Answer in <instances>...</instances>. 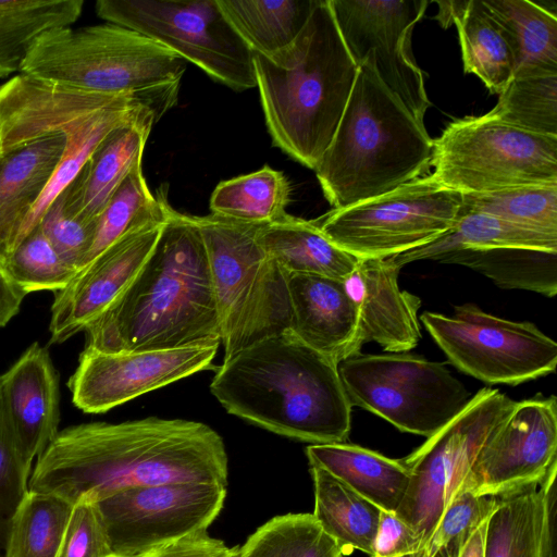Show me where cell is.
<instances>
[{
	"label": "cell",
	"instance_id": "obj_19",
	"mask_svg": "<svg viewBox=\"0 0 557 557\" xmlns=\"http://www.w3.org/2000/svg\"><path fill=\"white\" fill-rule=\"evenodd\" d=\"M127 98L135 97L84 91L21 73L0 87L1 151L65 132Z\"/></svg>",
	"mask_w": 557,
	"mask_h": 557
},
{
	"label": "cell",
	"instance_id": "obj_32",
	"mask_svg": "<svg viewBox=\"0 0 557 557\" xmlns=\"http://www.w3.org/2000/svg\"><path fill=\"white\" fill-rule=\"evenodd\" d=\"M435 261L470 268L505 289L557 294V252L519 248H460Z\"/></svg>",
	"mask_w": 557,
	"mask_h": 557
},
{
	"label": "cell",
	"instance_id": "obj_23",
	"mask_svg": "<svg viewBox=\"0 0 557 557\" xmlns=\"http://www.w3.org/2000/svg\"><path fill=\"white\" fill-rule=\"evenodd\" d=\"M67 144L52 133L0 152V264L23 238L26 223L58 169Z\"/></svg>",
	"mask_w": 557,
	"mask_h": 557
},
{
	"label": "cell",
	"instance_id": "obj_16",
	"mask_svg": "<svg viewBox=\"0 0 557 557\" xmlns=\"http://www.w3.org/2000/svg\"><path fill=\"white\" fill-rule=\"evenodd\" d=\"M557 463L555 396L515 401L480 449L463 490L504 497L540 485Z\"/></svg>",
	"mask_w": 557,
	"mask_h": 557
},
{
	"label": "cell",
	"instance_id": "obj_43",
	"mask_svg": "<svg viewBox=\"0 0 557 557\" xmlns=\"http://www.w3.org/2000/svg\"><path fill=\"white\" fill-rule=\"evenodd\" d=\"M108 534L96 502L73 505L58 557H110Z\"/></svg>",
	"mask_w": 557,
	"mask_h": 557
},
{
	"label": "cell",
	"instance_id": "obj_40",
	"mask_svg": "<svg viewBox=\"0 0 557 557\" xmlns=\"http://www.w3.org/2000/svg\"><path fill=\"white\" fill-rule=\"evenodd\" d=\"M460 212H482L557 236V183L462 194Z\"/></svg>",
	"mask_w": 557,
	"mask_h": 557
},
{
	"label": "cell",
	"instance_id": "obj_28",
	"mask_svg": "<svg viewBox=\"0 0 557 557\" xmlns=\"http://www.w3.org/2000/svg\"><path fill=\"white\" fill-rule=\"evenodd\" d=\"M257 242L287 274H308L346 281L360 259L335 245L317 220L287 214L283 220L260 225Z\"/></svg>",
	"mask_w": 557,
	"mask_h": 557
},
{
	"label": "cell",
	"instance_id": "obj_13",
	"mask_svg": "<svg viewBox=\"0 0 557 557\" xmlns=\"http://www.w3.org/2000/svg\"><path fill=\"white\" fill-rule=\"evenodd\" d=\"M419 319L450 363L486 384L518 385L556 370V342L531 322L473 304L456 306L451 315L425 311Z\"/></svg>",
	"mask_w": 557,
	"mask_h": 557
},
{
	"label": "cell",
	"instance_id": "obj_33",
	"mask_svg": "<svg viewBox=\"0 0 557 557\" xmlns=\"http://www.w3.org/2000/svg\"><path fill=\"white\" fill-rule=\"evenodd\" d=\"M83 4V0L0 1V77L22 72L39 38L75 23Z\"/></svg>",
	"mask_w": 557,
	"mask_h": 557
},
{
	"label": "cell",
	"instance_id": "obj_10",
	"mask_svg": "<svg viewBox=\"0 0 557 557\" xmlns=\"http://www.w3.org/2000/svg\"><path fill=\"white\" fill-rule=\"evenodd\" d=\"M96 12L163 45L236 91L257 87L253 53L218 0H98Z\"/></svg>",
	"mask_w": 557,
	"mask_h": 557
},
{
	"label": "cell",
	"instance_id": "obj_45",
	"mask_svg": "<svg viewBox=\"0 0 557 557\" xmlns=\"http://www.w3.org/2000/svg\"><path fill=\"white\" fill-rule=\"evenodd\" d=\"M421 549L414 531L394 512H381L377 532L370 557H408Z\"/></svg>",
	"mask_w": 557,
	"mask_h": 557
},
{
	"label": "cell",
	"instance_id": "obj_47",
	"mask_svg": "<svg viewBox=\"0 0 557 557\" xmlns=\"http://www.w3.org/2000/svg\"><path fill=\"white\" fill-rule=\"evenodd\" d=\"M25 296L0 264V327L5 326L18 313Z\"/></svg>",
	"mask_w": 557,
	"mask_h": 557
},
{
	"label": "cell",
	"instance_id": "obj_21",
	"mask_svg": "<svg viewBox=\"0 0 557 557\" xmlns=\"http://www.w3.org/2000/svg\"><path fill=\"white\" fill-rule=\"evenodd\" d=\"M400 268L388 258L360 259L344 281L358 310L357 347L374 342L386 352H407L421 338L420 298L401 290Z\"/></svg>",
	"mask_w": 557,
	"mask_h": 557
},
{
	"label": "cell",
	"instance_id": "obj_38",
	"mask_svg": "<svg viewBox=\"0 0 557 557\" xmlns=\"http://www.w3.org/2000/svg\"><path fill=\"white\" fill-rule=\"evenodd\" d=\"M487 114L527 132L557 136V69L516 71Z\"/></svg>",
	"mask_w": 557,
	"mask_h": 557
},
{
	"label": "cell",
	"instance_id": "obj_5",
	"mask_svg": "<svg viewBox=\"0 0 557 557\" xmlns=\"http://www.w3.org/2000/svg\"><path fill=\"white\" fill-rule=\"evenodd\" d=\"M432 153L433 139L425 125L381 81L367 55L314 171L330 205L342 209L424 176Z\"/></svg>",
	"mask_w": 557,
	"mask_h": 557
},
{
	"label": "cell",
	"instance_id": "obj_41",
	"mask_svg": "<svg viewBox=\"0 0 557 557\" xmlns=\"http://www.w3.org/2000/svg\"><path fill=\"white\" fill-rule=\"evenodd\" d=\"M2 268L25 295L62 289L77 272L61 258L39 226L18 243Z\"/></svg>",
	"mask_w": 557,
	"mask_h": 557
},
{
	"label": "cell",
	"instance_id": "obj_9",
	"mask_svg": "<svg viewBox=\"0 0 557 557\" xmlns=\"http://www.w3.org/2000/svg\"><path fill=\"white\" fill-rule=\"evenodd\" d=\"M338 372L351 406L426 438L472 397L445 363L407 352L358 354L341 361Z\"/></svg>",
	"mask_w": 557,
	"mask_h": 557
},
{
	"label": "cell",
	"instance_id": "obj_48",
	"mask_svg": "<svg viewBox=\"0 0 557 557\" xmlns=\"http://www.w3.org/2000/svg\"><path fill=\"white\" fill-rule=\"evenodd\" d=\"M487 520L473 530L455 549L454 557H484V540Z\"/></svg>",
	"mask_w": 557,
	"mask_h": 557
},
{
	"label": "cell",
	"instance_id": "obj_31",
	"mask_svg": "<svg viewBox=\"0 0 557 557\" xmlns=\"http://www.w3.org/2000/svg\"><path fill=\"white\" fill-rule=\"evenodd\" d=\"M519 248L557 252V236L503 220L482 212H459L453 227L441 237L420 248L388 258L403 265L419 261H435L442 255L460 248Z\"/></svg>",
	"mask_w": 557,
	"mask_h": 557
},
{
	"label": "cell",
	"instance_id": "obj_39",
	"mask_svg": "<svg viewBox=\"0 0 557 557\" xmlns=\"http://www.w3.org/2000/svg\"><path fill=\"white\" fill-rule=\"evenodd\" d=\"M242 557H344L312 513L276 516L240 545Z\"/></svg>",
	"mask_w": 557,
	"mask_h": 557
},
{
	"label": "cell",
	"instance_id": "obj_27",
	"mask_svg": "<svg viewBox=\"0 0 557 557\" xmlns=\"http://www.w3.org/2000/svg\"><path fill=\"white\" fill-rule=\"evenodd\" d=\"M309 466H317L381 510L396 512L407 492L410 473L401 459L347 443L314 444L306 448Z\"/></svg>",
	"mask_w": 557,
	"mask_h": 557
},
{
	"label": "cell",
	"instance_id": "obj_11",
	"mask_svg": "<svg viewBox=\"0 0 557 557\" xmlns=\"http://www.w3.org/2000/svg\"><path fill=\"white\" fill-rule=\"evenodd\" d=\"M462 194L431 174L384 195L334 209L317 220L321 231L358 259H385L420 248L448 232Z\"/></svg>",
	"mask_w": 557,
	"mask_h": 557
},
{
	"label": "cell",
	"instance_id": "obj_30",
	"mask_svg": "<svg viewBox=\"0 0 557 557\" xmlns=\"http://www.w3.org/2000/svg\"><path fill=\"white\" fill-rule=\"evenodd\" d=\"M320 0H218L252 53L272 58L300 35Z\"/></svg>",
	"mask_w": 557,
	"mask_h": 557
},
{
	"label": "cell",
	"instance_id": "obj_14",
	"mask_svg": "<svg viewBox=\"0 0 557 557\" xmlns=\"http://www.w3.org/2000/svg\"><path fill=\"white\" fill-rule=\"evenodd\" d=\"M226 486L169 483L119 491L97 503L112 554L145 557L208 527L221 512Z\"/></svg>",
	"mask_w": 557,
	"mask_h": 557
},
{
	"label": "cell",
	"instance_id": "obj_35",
	"mask_svg": "<svg viewBox=\"0 0 557 557\" xmlns=\"http://www.w3.org/2000/svg\"><path fill=\"white\" fill-rule=\"evenodd\" d=\"M292 186L286 176L268 165L221 182L210 198L211 213L243 223L267 225L287 216Z\"/></svg>",
	"mask_w": 557,
	"mask_h": 557
},
{
	"label": "cell",
	"instance_id": "obj_1",
	"mask_svg": "<svg viewBox=\"0 0 557 557\" xmlns=\"http://www.w3.org/2000/svg\"><path fill=\"white\" fill-rule=\"evenodd\" d=\"M227 454L216 431L197 421L147 417L59 431L36 459L27 490L54 494L74 505L136 486H227Z\"/></svg>",
	"mask_w": 557,
	"mask_h": 557
},
{
	"label": "cell",
	"instance_id": "obj_12",
	"mask_svg": "<svg viewBox=\"0 0 557 557\" xmlns=\"http://www.w3.org/2000/svg\"><path fill=\"white\" fill-rule=\"evenodd\" d=\"M513 403L498 389H480L456 417L401 459L410 481L395 515L419 536L421 549L449 503L463 490L480 449Z\"/></svg>",
	"mask_w": 557,
	"mask_h": 557
},
{
	"label": "cell",
	"instance_id": "obj_46",
	"mask_svg": "<svg viewBox=\"0 0 557 557\" xmlns=\"http://www.w3.org/2000/svg\"><path fill=\"white\" fill-rule=\"evenodd\" d=\"M228 548L223 541L201 531L156 549L145 557H225Z\"/></svg>",
	"mask_w": 557,
	"mask_h": 557
},
{
	"label": "cell",
	"instance_id": "obj_50",
	"mask_svg": "<svg viewBox=\"0 0 557 557\" xmlns=\"http://www.w3.org/2000/svg\"><path fill=\"white\" fill-rule=\"evenodd\" d=\"M458 546H450L442 550L436 557H454L455 549Z\"/></svg>",
	"mask_w": 557,
	"mask_h": 557
},
{
	"label": "cell",
	"instance_id": "obj_20",
	"mask_svg": "<svg viewBox=\"0 0 557 557\" xmlns=\"http://www.w3.org/2000/svg\"><path fill=\"white\" fill-rule=\"evenodd\" d=\"M3 410L26 470L58 434L59 375L47 348L33 343L0 375Z\"/></svg>",
	"mask_w": 557,
	"mask_h": 557
},
{
	"label": "cell",
	"instance_id": "obj_49",
	"mask_svg": "<svg viewBox=\"0 0 557 557\" xmlns=\"http://www.w3.org/2000/svg\"><path fill=\"white\" fill-rule=\"evenodd\" d=\"M225 557H242V549L239 545L230 547Z\"/></svg>",
	"mask_w": 557,
	"mask_h": 557
},
{
	"label": "cell",
	"instance_id": "obj_17",
	"mask_svg": "<svg viewBox=\"0 0 557 557\" xmlns=\"http://www.w3.org/2000/svg\"><path fill=\"white\" fill-rule=\"evenodd\" d=\"M218 346L101 351L85 347L69 379L75 407L102 413L146 393L212 368Z\"/></svg>",
	"mask_w": 557,
	"mask_h": 557
},
{
	"label": "cell",
	"instance_id": "obj_29",
	"mask_svg": "<svg viewBox=\"0 0 557 557\" xmlns=\"http://www.w3.org/2000/svg\"><path fill=\"white\" fill-rule=\"evenodd\" d=\"M314 491L312 515L343 555H372L382 510L347 484L317 466H309Z\"/></svg>",
	"mask_w": 557,
	"mask_h": 557
},
{
	"label": "cell",
	"instance_id": "obj_44",
	"mask_svg": "<svg viewBox=\"0 0 557 557\" xmlns=\"http://www.w3.org/2000/svg\"><path fill=\"white\" fill-rule=\"evenodd\" d=\"M30 473L26 470L11 428L7 420L0 395V531L27 491Z\"/></svg>",
	"mask_w": 557,
	"mask_h": 557
},
{
	"label": "cell",
	"instance_id": "obj_3",
	"mask_svg": "<svg viewBox=\"0 0 557 557\" xmlns=\"http://www.w3.org/2000/svg\"><path fill=\"white\" fill-rule=\"evenodd\" d=\"M210 389L231 414L293 440L345 443L350 433L338 363L290 331L224 359Z\"/></svg>",
	"mask_w": 557,
	"mask_h": 557
},
{
	"label": "cell",
	"instance_id": "obj_42",
	"mask_svg": "<svg viewBox=\"0 0 557 557\" xmlns=\"http://www.w3.org/2000/svg\"><path fill=\"white\" fill-rule=\"evenodd\" d=\"M37 226L61 258L77 271L85 265L95 222H85L67 212L61 195L47 207Z\"/></svg>",
	"mask_w": 557,
	"mask_h": 557
},
{
	"label": "cell",
	"instance_id": "obj_25",
	"mask_svg": "<svg viewBox=\"0 0 557 557\" xmlns=\"http://www.w3.org/2000/svg\"><path fill=\"white\" fill-rule=\"evenodd\" d=\"M557 463L543 482L499 497L487 519L484 557H555Z\"/></svg>",
	"mask_w": 557,
	"mask_h": 557
},
{
	"label": "cell",
	"instance_id": "obj_36",
	"mask_svg": "<svg viewBox=\"0 0 557 557\" xmlns=\"http://www.w3.org/2000/svg\"><path fill=\"white\" fill-rule=\"evenodd\" d=\"M73 504L27 490L7 527L3 557H58Z\"/></svg>",
	"mask_w": 557,
	"mask_h": 557
},
{
	"label": "cell",
	"instance_id": "obj_6",
	"mask_svg": "<svg viewBox=\"0 0 557 557\" xmlns=\"http://www.w3.org/2000/svg\"><path fill=\"white\" fill-rule=\"evenodd\" d=\"M185 62L163 45L116 24L60 27L42 35L22 73L75 89L132 96L159 120L177 101Z\"/></svg>",
	"mask_w": 557,
	"mask_h": 557
},
{
	"label": "cell",
	"instance_id": "obj_4",
	"mask_svg": "<svg viewBox=\"0 0 557 557\" xmlns=\"http://www.w3.org/2000/svg\"><path fill=\"white\" fill-rule=\"evenodd\" d=\"M253 67L273 145L315 170L334 137L359 67L330 1L320 0L287 49L270 59L253 53Z\"/></svg>",
	"mask_w": 557,
	"mask_h": 557
},
{
	"label": "cell",
	"instance_id": "obj_34",
	"mask_svg": "<svg viewBox=\"0 0 557 557\" xmlns=\"http://www.w3.org/2000/svg\"><path fill=\"white\" fill-rule=\"evenodd\" d=\"M169 201L161 187L156 196L149 190L143 165H135L111 195L96 220L85 265L123 236L166 220Z\"/></svg>",
	"mask_w": 557,
	"mask_h": 557
},
{
	"label": "cell",
	"instance_id": "obj_2",
	"mask_svg": "<svg viewBox=\"0 0 557 557\" xmlns=\"http://www.w3.org/2000/svg\"><path fill=\"white\" fill-rule=\"evenodd\" d=\"M101 351L219 346L205 243L194 216L170 205L158 242L129 286L84 331Z\"/></svg>",
	"mask_w": 557,
	"mask_h": 557
},
{
	"label": "cell",
	"instance_id": "obj_8",
	"mask_svg": "<svg viewBox=\"0 0 557 557\" xmlns=\"http://www.w3.org/2000/svg\"><path fill=\"white\" fill-rule=\"evenodd\" d=\"M431 174L460 194L557 183V136L527 132L491 117L450 122L433 139Z\"/></svg>",
	"mask_w": 557,
	"mask_h": 557
},
{
	"label": "cell",
	"instance_id": "obj_22",
	"mask_svg": "<svg viewBox=\"0 0 557 557\" xmlns=\"http://www.w3.org/2000/svg\"><path fill=\"white\" fill-rule=\"evenodd\" d=\"M287 286L295 336L336 363L360 354L358 310L344 281L288 274Z\"/></svg>",
	"mask_w": 557,
	"mask_h": 557
},
{
	"label": "cell",
	"instance_id": "obj_18",
	"mask_svg": "<svg viewBox=\"0 0 557 557\" xmlns=\"http://www.w3.org/2000/svg\"><path fill=\"white\" fill-rule=\"evenodd\" d=\"M164 222L123 236L79 269L64 288L54 292L51 343H64L85 331L129 286L149 259Z\"/></svg>",
	"mask_w": 557,
	"mask_h": 557
},
{
	"label": "cell",
	"instance_id": "obj_26",
	"mask_svg": "<svg viewBox=\"0 0 557 557\" xmlns=\"http://www.w3.org/2000/svg\"><path fill=\"white\" fill-rule=\"evenodd\" d=\"M443 28L456 25L465 73L478 76L491 94H499L517 64L509 37L483 0L437 1Z\"/></svg>",
	"mask_w": 557,
	"mask_h": 557
},
{
	"label": "cell",
	"instance_id": "obj_24",
	"mask_svg": "<svg viewBox=\"0 0 557 557\" xmlns=\"http://www.w3.org/2000/svg\"><path fill=\"white\" fill-rule=\"evenodd\" d=\"M156 114L146 109L110 131L90 153L78 174L60 193L70 214L95 222L131 170L141 163Z\"/></svg>",
	"mask_w": 557,
	"mask_h": 557
},
{
	"label": "cell",
	"instance_id": "obj_15",
	"mask_svg": "<svg viewBox=\"0 0 557 557\" xmlns=\"http://www.w3.org/2000/svg\"><path fill=\"white\" fill-rule=\"evenodd\" d=\"M355 62L370 55L381 81L424 124L431 106L424 74L411 49L414 25L423 17L428 0H329Z\"/></svg>",
	"mask_w": 557,
	"mask_h": 557
},
{
	"label": "cell",
	"instance_id": "obj_52",
	"mask_svg": "<svg viewBox=\"0 0 557 557\" xmlns=\"http://www.w3.org/2000/svg\"><path fill=\"white\" fill-rule=\"evenodd\" d=\"M0 151H1V141H0Z\"/></svg>",
	"mask_w": 557,
	"mask_h": 557
},
{
	"label": "cell",
	"instance_id": "obj_51",
	"mask_svg": "<svg viewBox=\"0 0 557 557\" xmlns=\"http://www.w3.org/2000/svg\"><path fill=\"white\" fill-rule=\"evenodd\" d=\"M110 557H117V556H115V555H112V556H110Z\"/></svg>",
	"mask_w": 557,
	"mask_h": 557
},
{
	"label": "cell",
	"instance_id": "obj_7",
	"mask_svg": "<svg viewBox=\"0 0 557 557\" xmlns=\"http://www.w3.org/2000/svg\"><path fill=\"white\" fill-rule=\"evenodd\" d=\"M208 257L224 359L289 331L288 274L257 242L258 224L194 216Z\"/></svg>",
	"mask_w": 557,
	"mask_h": 557
},
{
	"label": "cell",
	"instance_id": "obj_37",
	"mask_svg": "<svg viewBox=\"0 0 557 557\" xmlns=\"http://www.w3.org/2000/svg\"><path fill=\"white\" fill-rule=\"evenodd\" d=\"M483 2L509 37L516 58V71L557 69L555 12L529 0Z\"/></svg>",
	"mask_w": 557,
	"mask_h": 557
}]
</instances>
